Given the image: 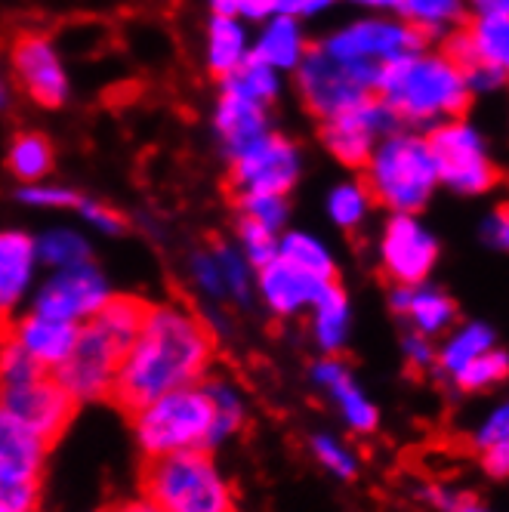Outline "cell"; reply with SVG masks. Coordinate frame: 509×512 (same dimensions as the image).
Returning <instances> with one entry per match:
<instances>
[{"label":"cell","instance_id":"836d02e7","mask_svg":"<svg viewBox=\"0 0 509 512\" xmlns=\"http://www.w3.org/2000/svg\"><path fill=\"white\" fill-rule=\"evenodd\" d=\"M210 250L216 256V266H220L226 297L247 300L250 297V272H253V266L244 260V253L235 244H213Z\"/></svg>","mask_w":509,"mask_h":512},{"label":"cell","instance_id":"681fc988","mask_svg":"<svg viewBox=\"0 0 509 512\" xmlns=\"http://www.w3.org/2000/svg\"><path fill=\"white\" fill-rule=\"evenodd\" d=\"M337 4H349L361 13H374V16H395L398 0H337Z\"/></svg>","mask_w":509,"mask_h":512},{"label":"cell","instance_id":"b9f144b4","mask_svg":"<svg viewBox=\"0 0 509 512\" xmlns=\"http://www.w3.org/2000/svg\"><path fill=\"white\" fill-rule=\"evenodd\" d=\"M44 374L38 364H34L19 343L13 340H4V346H0V386L4 383H19V380H31Z\"/></svg>","mask_w":509,"mask_h":512},{"label":"cell","instance_id":"f546056e","mask_svg":"<svg viewBox=\"0 0 509 512\" xmlns=\"http://www.w3.org/2000/svg\"><path fill=\"white\" fill-rule=\"evenodd\" d=\"M278 256L287 263H294L303 272L318 275V278H331V281L337 278L334 253L327 250V244L321 238H315L312 232H281Z\"/></svg>","mask_w":509,"mask_h":512},{"label":"cell","instance_id":"9c48e42d","mask_svg":"<svg viewBox=\"0 0 509 512\" xmlns=\"http://www.w3.org/2000/svg\"><path fill=\"white\" fill-rule=\"evenodd\" d=\"M442 50L466 71L476 96L503 87L509 75V7L472 10V16L442 41Z\"/></svg>","mask_w":509,"mask_h":512},{"label":"cell","instance_id":"d6a6232c","mask_svg":"<svg viewBox=\"0 0 509 512\" xmlns=\"http://www.w3.org/2000/svg\"><path fill=\"white\" fill-rule=\"evenodd\" d=\"M494 349V331L485 324H463L460 331L445 343L439 364L454 377L457 371H463L469 361H476L479 355Z\"/></svg>","mask_w":509,"mask_h":512},{"label":"cell","instance_id":"e0dca14e","mask_svg":"<svg viewBox=\"0 0 509 512\" xmlns=\"http://www.w3.org/2000/svg\"><path fill=\"white\" fill-rule=\"evenodd\" d=\"M108 300L105 275L93 263H81L71 269H56L50 281L38 290L34 312L62 318V321H87L93 318Z\"/></svg>","mask_w":509,"mask_h":512},{"label":"cell","instance_id":"5bb4252c","mask_svg":"<svg viewBox=\"0 0 509 512\" xmlns=\"http://www.w3.org/2000/svg\"><path fill=\"white\" fill-rule=\"evenodd\" d=\"M392 130H398L395 115L371 93L365 99H358L355 105L343 108L340 115L321 121L318 136L324 152L337 164L361 170L371 158V152L377 149V142Z\"/></svg>","mask_w":509,"mask_h":512},{"label":"cell","instance_id":"db71d44e","mask_svg":"<svg viewBox=\"0 0 509 512\" xmlns=\"http://www.w3.org/2000/svg\"><path fill=\"white\" fill-rule=\"evenodd\" d=\"M472 10H497V7H509V0H466Z\"/></svg>","mask_w":509,"mask_h":512},{"label":"cell","instance_id":"603a6c76","mask_svg":"<svg viewBox=\"0 0 509 512\" xmlns=\"http://www.w3.org/2000/svg\"><path fill=\"white\" fill-rule=\"evenodd\" d=\"M392 309L398 315H405L414 331L423 334V337H432V334H442L454 324V300L448 294L435 287H426L423 284H411V287H395L392 290Z\"/></svg>","mask_w":509,"mask_h":512},{"label":"cell","instance_id":"1f68e13d","mask_svg":"<svg viewBox=\"0 0 509 512\" xmlns=\"http://www.w3.org/2000/svg\"><path fill=\"white\" fill-rule=\"evenodd\" d=\"M34 253H38V263H47L50 269H71L90 263V241L75 229L59 226L34 241Z\"/></svg>","mask_w":509,"mask_h":512},{"label":"cell","instance_id":"277c9868","mask_svg":"<svg viewBox=\"0 0 509 512\" xmlns=\"http://www.w3.org/2000/svg\"><path fill=\"white\" fill-rule=\"evenodd\" d=\"M361 173L371 201L389 213H420L439 189L426 136L408 127L386 133Z\"/></svg>","mask_w":509,"mask_h":512},{"label":"cell","instance_id":"c3c4849f","mask_svg":"<svg viewBox=\"0 0 509 512\" xmlns=\"http://www.w3.org/2000/svg\"><path fill=\"white\" fill-rule=\"evenodd\" d=\"M405 352H408V358H411V364L414 368H429L432 364V349H429V340L423 337V334H411L408 340H405Z\"/></svg>","mask_w":509,"mask_h":512},{"label":"cell","instance_id":"5b68a950","mask_svg":"<svg viewBox=\"0 0 509 512\" xmlns=\"http://www.w3.org/2000/svg\"><path fill=\"white\" fill-rule=\"evenodd\" d=\"M136 435L139 445L152 457L204 451L216 445L213 405L207 389L183 386L145 401L142 408H136Z\"/></svg>","mask_w":509,"mask_h":512},{"label":"cell","instance_id":"bcb514c9","mask_svg":"<svg viewBox=\"0 0 509 512\" xmlns=\"http://www.w3.org/2000/svg\"><path fill=\"white\" fill-rule=\"evenodd\" d=\"M275 16V0H235V19L244 25H263Z\"/></svg>","mask_w":509,"mask_h":512},{"label":"cell","instance_id":"ac0fdd59","mask_svg":"<svg viewBox=\"0 0 509 512\" xmlns=\"http://www.w3.org/2000/svg\"><path fill=\"white\" fill-rule=\"evenodd\" d=\"M337 281V278H334ZM331 278H318L312 272L297 269L294 263L275 256L272 263L257 269V287L266 306L278 315H297L303 309H312V303L334 284Z\"/></svg>","mask_w":509,"mask_h":512},{"label":"cell","instance_id":"30bf717a","mask_svg":"<svg viewBox=\"0 0 509 512\" xmlns=\"http://www.w3.org/2000/svg\"><path fill=\"white\" fill-rule=\"evenodd\" d=\"M229 170H232L229 182L235 189V198L238 195L287 198L303 176V152L290 136L269 130L257 142H250L247 149H241L235 158H229Z\"/></svg>","mask_w":509,"mask_h":512},{"label":"cell","instance_id":"ab89813d","mask_svg":"<svg viewBox=\"0 0 509 512\" xmlns=\"http://www.w3.org/2000/svg\"><path fill=\"white\" fill-rule=\"evenodd\" d=\"M75 213L84 219V223H87L90 229H96V232H102V235H121V232L127 229L124 216H121L115 207H108L105 201H99V198H87V195H81V201H78Z\"/></svg>","mask_w":509,"mask_h":512},{"label":"cell","instance_id":"ba28073f","mask_svg":"<svg viewBox=\"0 0 509 512\" xmlns=\"http://www.w3.org/2000/svg\"><path fill=\"white\" fill-rule=\"evenodd\" d=\"M423 136L439 173V186L463 198H479L497 189L500 167L491 155V145L466 115L435 124Z\"/></svg>","mask_w":509,"mask_h":512},{"label":"cell","instance_id":"cb8c5ba5","mask_svg":"<svg viewBox=\"0 0 509 512\" xmlns=\"http://www.w3.org/2000/svg\"><path fill=\"white\" fill-rule=\"evenodd\" d=\"M38 253L22 232H0V318H4L34 281Z\"/></svg>","mask_w":509,"mask_h":512},{"label":"cell","instance_id":"f907efd6","mask_svg":"<svg viewBox=\"0 0 509 512\" xmlns=\"http://www.w3.org/2000/svg\"><path fill=\"white\" fill-rule=\"evenodd\" d=\"M485 466H488V472H494V475H506V472H509V442H506V445L488 448V451H485Z\"/></svg>","mask_w":509,"mask_h":512},{"label":"cell","instance_id":"7a4b0ae2","mask_svg":"<svg viewBox=\"0 0 509 512\" xmlns=\"http://www.w3.org/2000/svg\"><path fill=\"white\" fill-rule=\"evenodd\" d=\"M374 96L395 115L398 127H435L451 118H463L472 105V87L466 71L442 50L420 47L383 68Z\"/></svg>","mask_w":509,"mask_h":512},{"label":"cell","instance_id":"4dcf8cb0","mask_svg":"<svg viewBox=\"0 0 509 512\" xmlns=\"http://www.w3.org/2000/svg\"><path fill=\"white\" fill-rule=\"evenodd\" d=\"M324 210L331 216V223L337 229H361L368 223V216L374 210V201L365 189V182L361 179H343L337 186L327 192V201H324Z\"/></svg>","mask_w":509,"mask_h":512},{"label":"cell","instance_id":"2e32d148","mask_svg":"<svg viewBox=\"0 0 509 512\" xmlns=\"http://www.w3.org/2000/svg\"><path fill=\"white\" fill-rule=\"evenodd\" d=\"M0 408L10 411L19 423H25L41 442L53 445L71 423L75 401L59 389L53 377L38 374L31 380L0 386Z\"/></svg>","mask_w":509,"mask_h":512},{"label":"cell","instance_id":"f6af8a7d","mask_svg":"<svg viewBox=\"0 0 509 512\" xmlns=\"http://www.w3.org/2000/svg\"><path fill=\"white\" fill-rule=\"evenodd\" d=\"M337 0H275V16H290V19H315L324 16L327 10H334Z\"/></svg>","mask_w":509,"mask_h":512},{"label":"cell","instance_id":"44dd1931","mask_svg":"<svg viewBox=\"0 0 509 512\" xmlns=\"http://www.w3.org/2000/svg\"><path fill=\"white\" fill-rule=\"evenodd\" d=\"M309 38L300 19L290 16H272L260 25V31L253 34L250 56L260 59L263 65L281 71V75H294L300 62L309 53Z\"/></svg>","mask_w":509,"mask_h":512},{"label":"cell","instance_id":"52a82bcc","mask_svg":"<svg viewBox=\"0 0 509 512\" xmlns=\"http://www.w3.org/2000/svg\"><path fill=\"white\" fill-rule=\"evenodd\" d=\"M145 494L164 512H232V494L204 451L155 457L145 469Z\"/></svg>","mask_w":509,"mask_h":512},{"label":"cell","instance_id":"7dc6e473","mask_svg":"<svg viewBox=\"0 0 509 512\" xmlns=\"http://www.w3.org/2000/svg\"><path fill=\"white\" fill-rule=\"evenodd\" d=\"M482 235H485V241H488L491 247L506 250V244H509V216H506V207H497V210L485 219Z\"/></svg>","mask_w":509,"mask_h":512},{"label":"cell","instance_id":"7402d4cb","mask_svg":"<svg viewBox=\"0 0 509 512\" xmlns=\"http://www.w3.org/2000/svg\"><path fill=\"white\" fill-rule=\"evenodd\" d=\"M250 44L253 34L250 25H244L241 19H229V16H210L207 28H204V65L207 71L223 81L250 59Z\"/></svg>","mask_w":509,"mask_h":512},{"label":"cell","instance_id":"9a60e30c","mask_svg":"<svg viewBox=\"0 0 509 512\" xmlns=\"http://www.w3.org/2000/svg\"><path fill=\"white\" fill-rule=\"evenodd\" d=\"M439 263V241L417 213H389L380 232V266L395 287L423 284Z\"/></svg>","mask_w":509,"mask_h":512},{"label":"cell","instance_id":"f5cc1de1","mask_svg":"<svg viewBox=\"0 0 509 512\" xmlns=\"http://www.w3.org/2000/svg\"><path fill=\"white\" fill-rule=\"evenodd\" d=\"M115 512H164V509H158L152 500H133V503H124V506H118Z\"/></svg>","mask_w":509,"mask_h":512},{"label":"cell","instance_id":"6da1fadb","mask_svg":"<svg viewBox=\"0 0 509 512\" xmlns=\"http://www.w3.org/2000/svg\"><path fill=\"white\" fill-rule=\"evenodd\" d=\"M213 355L207 327L179 306L145 309L139 331L124 352L112 392L124 408L136 411L164 392L195 386Z\"/></svg>","mask_w":509,"mask_h":512},{"label":"cell","instance_id":"e575fe53","mask_svg":"<svg viewBox=\"0 0 509 512\" xmlns=\"http://www.w3.org/2000/svg\"><path fill=\"white\" fill-rule=\"evenodd\" d=\"M278 238H281L278 232L238 216V250L244 253V260L253 269H260V266L275 260V256H278Z\"/></svg>","mask_w":509,"mask_h":512},{"label":"cell","instance_id":"74e56055","mask_svg":"<svg viewBox=\"0 0 509 512\" xmlns=\"http://www.w3.org/2000/svg\"><path fill=\"white\" fill-rule=\"evenodd\" d=\"M506 374V352H485L479 355L476 361H469L463 371L454 374L457 386L460 389H469V392H479V389H488L494 383H500Z\"/></svg>","mask_w":509,"mask_h":512},{"label":"cell","instance_id":"d590c367","mask_svg":"<svg viewBox=\"0 0 509 512\" xmlns=\"http://www.w3.org/2000/svg\"><path fill=\"white\" fill-rule=\"evenodd\" d=\"M238 216L281 235L287 226L290 207L287 198H275V195H238Z\"/></svg>","mask_w":509,"mask_h":512},{"label":"cell","instance_id":"60d3db41","mask_svg":"<svg viewBox=\"0 0 509 512\" xmlns=\"http://www.w3.org/2000/svg\"><path fill=\"white\" fill-rule=\"evenodd\" d=\"M312 451H315V457H318V463L321 466H327L334 475H340V479H352L355 475V454L346 448V445H340L337 438H331V435H315L312 438Z\"/></svg>","mask_w":509,"mask_h":512},{"label":"cell","instance_id":"d6986e66","mask_svg":"<svg viewBox=\"0 0 509 512\" xmlns=\"http://www.w3.org/2000/svg\"><path fill=\"white\" fill-rule=\"evenodd\" d=\"M213 136L220 142V149L226 158H235L241 149H247L250 142H257L260 136H266L272 127V108L250 102L238 93L220 90L213 105Z\"/></svg>","mask_w":509,"mask_h":512},{"label":"cell","instance_id":"d4e9b609","mask_svg":"<svg viewBox=\"0 0 509 512\" xmlns=\"http://www.w3.org/2000/svg\"><path fill=\"white\" fill-rule=\"evenodd\" d=\"M395 16L432 47L466 22L469 4L466 0H398Z\"/></svg>","mask_w":509,"mask_h":512},{"label":"cell","instance_id":"f1b7e54d","mask_svg":"<svg viewBox=\"0 0 509 512\" xmlns=\"http://www.w3.org/2000/svg\"><path fill=\"white\" fill-rule=\"evenodd\" d=\"M220 90H229V93H238L250 102H260V105H275L284 93V75L269 65H263L260 59H247L235 75L223 78L220 81Z\"/></svg>","mask_w":509,"mask_h":512},{"label":"cell","instance_id":"4316f807","mask_svg":"<svg viewBox=\"0 0 509 512\" xmlns=\"http://www.w3.org/2000/svg\"><path fill=\"white\" fill-rule=\"evenodd\" d=\"M56 167V149L41 130H19L7 145V170L22 182H44Z\"/></svg>","mask_w":509,"mask_h":512},{"label":"cell","instance_id":"ffe728a7","mask_svg":"<svg viewBox=\"0 0 509 512\" xmlns=\"http://www.w3.org/2000/svg\"><path fill=\"white\" fill-rule=\"evenodd\" d=\"M81 337V327L75 321L50 318L41 312H31L16 324V334L10 337L13 343L22 346V352L38 364L41 371H56L59 364L75 352Z\"/></svg>","mask_w":509,"mask_h":512},{"label":"cell","instance_id":"484cf974","mask_svg":"<svg viewBox=\"0 0 509 512\" xmlns=\"http://www.w3.org/2000/svg\"><path fill=\"white\" fill-rule=\"evenodd\" d=\"M315 380L331 392V398L337 401V408L343 414V420L355 429V432H371L377 426V411L371 401L361 395V389L355 386V380L349 377V371L340 361H321L315 368Z\"/></svg>","mask_w":509,"mask_h":512},{"label":"cell","instance_id":"7c38bea8","mask_svg":"<svg viewBox=\"0 0 509 512\" xmlns=\"http://www.w3.org/2000/svg\"><path fill=\"white\" fill-rule=\"evenodd\" d=\"M10 71L13 84L38 108L53 112L71 99L68 65L50 34L22 31L10 47Z\"/></svg>","mask_w":509,"mask_h":512},{"label":"cell","instance_id":"11a10c76","mask_svg":"<svg viewBox=\"0 0 509 512\" xmlns=\"http://www.w3.org/2000/svg\"><path fill=\"white\" fill-rule=\"evenodd\" d=\"M10 99H13V90H10V81L0 75V112H4V108H10Z\"/></svg>","mask_w":509,"mask_h":512},{"label":"cell","instance_id":"3957f363","mask_svg":"<svg viewBox=\"0 0 509 512\" xmlns=\"http://www.w3.org/2000/svg\"><path fill=\"white\" fill-rule=\"evenodd\" d=\"M145 309L149 306L133 297H108L105 306L87 318L75 352L59 364L53 377L71 401H87L112 392L115 371L139 331Z\"/></svg>","mask_w":509,"mask_h":512},{"label":"cell","instance_id":"816d5d0a","mask_svg":"<svg viewBox=\"0 0 509 512\" xmlns=\"http://www.w3.org/2000/svg\"><path fill=\"white\" fill-rule=\"evenodd\" d=\"M442 503H445L451 512H488L482 503H476V500H466V497H457V500H454V497H448V494H445V497H442Z\"/></svg>","mask_w":509,"mask_h":512},{"label":"cell","instance_id":"f35d334b","mask_svg":"<svg viewBox=\"0 0 509 512\" xmlns=\"http://www.w3.org/2000/svg\"><path fill=\"white\" fill-rule=\"evenodd\" d=\"M19 201L38 210H75L81 201V192L59 186V182H31V186L19 189Z\"/></svg>","mask_w":509,"mask_h":512},{"label":"cell","instance_id":"8fae6325","mask_svg":"<svg viewBox=\"0 0 509 512\" xmlns=\"http://www.w3.org/2000/svg\"><path fill=\"white\" fill-rule=\"evenodd\" d=\"M47 448L25 423L0 408V512H34Z\"/></svg>","mask_w":509,"mask_h":512},{"label":"cell","instance_id":"4fadbf2b","mask_svg":"<svg viewBox=\"0 0 509 512\" xmlns=\"http://www.w3.org/2000/svg\"><path fill=\"white\" fill-rule=\"evenodd\" d=\"M294 78H297V96L303 108L318 124L340 115L343 108L374 93V84L365 75H358L355 68L321 53L315 44L309 47L300 68L294 71Z\"/></svg>","mask_w":509,"mask_h":512},{"label":"cell","instance_id":"8992f818","mask_svg":"<svg viewBox=\"0 0 509 512\" xmlns=\"http://www.w3.org/2000/svg\"><path fill=\"white\" fill-rule=\"evenodd\" d=\"M315 47L331 59L355 68L358 75H365L377 90V81L386 65L405 59L408 53L429 47V44L420 38V34H414L398 16L365 13L346 25L331 28Z\"/></svg>","mask_w":509,"mask_h":512},{"label":"cell","instance_id":"7bdbcfd3","mask_svg":"<svg viewBox=\"0 0 509 512\" xmlns=\"http://www.w3.org/2000/svg\"><path fill=\"white\" fill-rule=\"evenodd\" d=\"M189 269H192L195 284L204 290L207 297H216V300L226 297V290H223V275H220V266H216L213 250H198V253L192 256Z\"/></svg>","mask_w":509,"mask_h":512},{"label":"cell","instance_id":"83f0119b","mask_svg":"<svg viewBox=\"0 0 509 512\" xmlns=\"http://www.w3.org/2000/svg\"><path fill=\"white\" fill-rule=\"evenodd\" d=\"M312 331H315V343L324 352H337V349L346 346V337H349V300H346L343 287L337 281L312 303Z\"/></svg>","mask_w":509,"mask_h":512},{"label":"cell","instance_id":"8d00e7d4","mask_svg":"<svg viewBox=\"0 0 509 512\" xmlns=\"http://www.w3.org/2000/svg\"><path fill=\"white\" fill-rule=\"evenodd\" d=\"M210 405H213V426H216V442H223L226 435H232L241 420H244V405L238 392L229 383H210L207 386Z\"/></svg>","mask_w":509,"mask_h":512},{"label":"cell","instance_id":"ee69618b","mask_svg":"<svg viewBox=\"0 0 509 512\" xmlns=\"http://www.w3.org/2000/svg\"><path fill=\"white\" fill-rule=\"evenodd\" d=\"M506 442H509V411H506V405H500V408L479 426V432H476V445H479L482 451H488V448L506 445Z\"/></svg>","mask_w":509,"mask_h":512}]
</instances>
